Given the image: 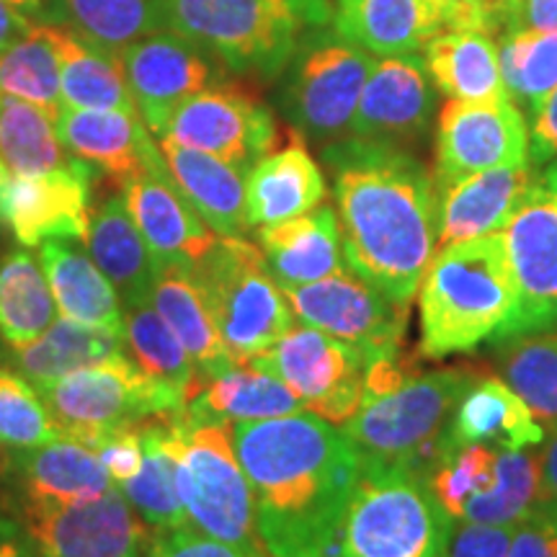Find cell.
<instances>
[{
    "label": "cell",
    "instance_id": "obj_11",
    "mask_svg": "<svg viewBox=\"0 0 557 557\" xmlns=\"http://www.w3.org/2000/svg\"><path fill=\"white\" fill-rule=\"evenodd\" d=\"M519 308L506 338L557 329V160L537 169L532 186L500 230ZM504 338V341H506Z\"/></svg>",
    "mask_w": 557,
    "mask_h": 557
},
{
    "label": "cell",
    "instance_id": "obj_1",
    "mask_svg": "<svg viewBox=\"0 0 557 557\" xmlns=\"http://www.w3.org/2000/svg\"><path fill=\"white\" fill-rule=\"evenodd\" d=\"M346 267L408 308L436 256V181L406 148L359 137L323 148Z\"/></svg>",
    "mask_w": 557,
    "mask_h": 557
},
{
    "label": "cell",
    "instance_id": "obj_13",
    "mask_svg": "<svg viewBox=\"0 0 557 557\" xmlns=\"http://www.w3.org/2000/svg\"><path fill=\"white\" fill-rule=\"evenodd\" d=\"M248 364L274 374L297 395L308 413L333 426H344L364 400V361L359 354L310 325H292Z\"/></svg>",
    "mask_w": 557,
    "mask_h": 557
},
{
    "label": "cell",
    "instance_id": "obj_58",
    "mask_svg": "<svg viewBox=\"0 0 557 557\" xmlns=\"http://www.w3.org/2000/svg\"><path fill=\"white\" fill-rule=\"evenodd\" d=\"M5 3H11L24 16H45V0H5Z\"/></svg>",
    "mask_w": 557,
    "mask_h": 557
},
{
    "label": "cell",
    "instance_id": "obj_12",
    "mask_svg": "<svg viewBox=\"0 0 557 557\" xmlns=\"http://www.w3.org/2000/svg\"><path fill=\"white\" fill-rule=\"evenodd\" d=\"M282 292L295 320L344 341L359 354L364 369L372 361L403 351L408 308L395 305L348 267L320 282Z\"/></svg>",
    "mask_w": 557,
    "mask_h": 557
},
{
    "label": "cell",
    "instance_id": "obj_57",
    "mask_svg": "<svg viewBox=\"0 0 557 557\" xmlns=\"http://www.w3.org/2000/svg\"><path fill=\"white\" fill-rule=\"evenodd\" d=\"M513 3H517V0H485L487 16H491L496 32H500L506 26V18H508V13H511Z\"/></svg>",
    "mask_w": 557,
    "mask_h": 557
},
{
    "label": "cell",
    "instance_id": "obj_53",
    "mask_svg": "<svg viewBox=\"0 0 557 557\" xmlns=\"http://www.w3.org/2000/svg\"><path fill=\"white\" fill-rule=\"evenodd\" d=\"M442 9L447 29H480L496 34L491 16H487L485 0H434Z\"/></svg>",
    "mask_w": 557,
    "mask_h": 557
},
{
    "label": "cell",
    "instance_id": "obj_41",
    "mask_svg": "<svg viewBox=\"0 0 557 557\" xmlns=\"http://www.w3.org/2000/svg\"><path fill=\"white\" fill-rule=\"evenodd\" d=\"M67 29L101 50L122 54L132 41L163 29L160 0H52Z\"/></svg>",
    "mask_w": 557,
    "mask_h": 557
},
{
    "label": "cell",
    "instance_id": "obj_42",
    "mask_svg": "<svg viewBox=\"0 0 557 557\" xmlns=\"http://www.w3.org/2000/svg\"><path fill=\"white\" fill-rule=\"evenodd\" d=\"M0 158L11 176H34L60 169L73 156L62 148L47 111L0 94Z\"/></svg>",
    "mask_w": 557,
    "mask_h": 557
},
{
    "label": "cell",
    "instance_id": "obj_3",
    "mask_svg": "<svg viewBox=\"0 0 557 557\" xmlns=\"http://www.w3.org/2000/svg\"><path fill=\"white\" fill-rule=\"evenodd\" d=\"M519 297L500 235L438 248L418 289V354L444 359L504 341Z\"/></svg>",
    "mask_w": 557,
    "mask_h": 557
},
{
    "label": "cell",
    "instance_id": "obj_23",
    "mask_svg": "<svg viewBox=\"0 0 557 557\" xmlns=\"http://www.w3.org/2000/svg\"><path fill=\"white\" fill-rule=\"evenodd\" d=\"M333 29L374 58L421 54L447 21L434 0H336Z\"/></svg>",
    "mask_w": 557,
    "mask_h": 557
},
{
    "label": "cell",
    "instance_id": "obj_35",
    "mask_svg": "<svg viewBox=\"0 0 557 557\" xmlns=\"http://www.w3.org/2000/svg\"><path fill=\"white\" fill-rule=\"evenodd\" d=\"M116 354H127L124 333L88 329V325L60 318L29 346L11 348V364L18 369L21 377L39 389L75 369L99 364Z\"/></svg>",
    "mask_w": 557,
    "mask_h": 557
},
{
    "label": "cell",
    "instance_id": "obj_18",
    "mask_svg": "<svg viewBox=\"0 0 557 557\" xmlns=\"http://www.w3.org/2000/svg\"><path fill=\"white\" fill-rule=\"evenodd\" d=\"M94 176L96 171L78 158L34 176H11L0 222L26 248L52 238L86 243L94 218Z\"/></svg>",
    "mask_w": 557,
    "mask_h": 557
},
{
    "label": "cell",
    "instance_id": "obj_32",
    "mask_svg": "<svg viewBox=\"0 0 557 557\" xmlns=\"http://www.w3.org/2000/svg\"><path fill=\"white\" fill-rule=\"evenodd\" d=\"M47 34L58 52L60 94L65 107L111 109L139 116L127 73H124L122 54L90 45L65 24H47Z\"/></svg>",
    "mask_w": 557,
    "mask_h": 557
},
{
    "label": "cell",
    "instance_id": "obj_4",
    "mask_svg": "<svg viewBox=\"0 0 557 557\" xmlns=\"http://www.w3.org/2000/svg\"><path fill=\"white\" fill-rule=\"evenodd\" d=\"M163 29L197 41L233 75L274 81L333 21L331 0H160Z\"/></svg>",
    "mask_w": 557,
    "mask_h": 557
},
{
    "label": "cell",
    "instance_id": "obj_30",
    "mask_svg": "<svg viewBox=\"0 0 557 557\" xmlns=\"http://www.w3.org/2000/svg\"><path fill=\"white\" fill-rule=\"evenodd\" d=\"M431 83L455 101L511 99L500 73L496 34L480 29H447L421 52Z\"/></svg>",
    "mask_w": 557,
    "mask_h": 557
},
{
    "label": "cell",
    "instance_id": "obj_36",
    "mask_svg": "<svg viewBox=\"0 0 557 557\" xmlns=\"http://www.w3.org/2000/svg\"><path fill=\"white\" fill-rule=\"evenodd\" d=\"M176 416V413H173ZM145 457L143 468L127 483L116 485L129 500L139 519L148 524L152 532H165L189 524L184 504L178 493V472H176V451H173L171 436V416L150 418L143 423Z\"/></svg>",
    "mask_w": 557,
    "mask_h": 557
},
{
    "label": "cell",
    "instance_id": "obj_8",
    "mask_svg": "<svg viewBox=\"0 0 557 557\" xmlns=\"http://www.w3.org/2000/svg\"><path fill=\"white\" fill-rule=\"evenodd\" d=\"M191 271L238 364H248L295 325V312L271 276L267 256L243 235H220Z\"/></svg>",
    "mask_w": 557,
    "mask_h": 557
},
{
    "label": "cell",
    "instance_id": "obj_48",
    "mask_svg": "<svg viewBox=\"0 0 557 557\" xmlns=\"http://www.w3.org/2000/svg\"><path fill=\"white\" fill-rule=\"evenodd\" d=\"M143 423H127V426L109 429L88 442V447L99 455L101 465L107 468L109 478L114 480V485L127 483L143 468Z\"/></svg>",
    "mask_w": 557,
    "mask_h": 557
},
{
    "label": "cell",
    "instance_id": "obj_33",
    "mask_svg": "<svg viewBox=\"0 0 557 557\" xmlns=\"http://www.w3.org/2000/svg\"><path fill=\"white\" fill-rule=\"evenodd\" d=\"M86 248L96 267L114 284L124 308L148 302L158 274V261L139 235L135 220L129 218L124 197L101 201L90 218Z\"/></svg>",
    "mask_w": 557,
    "mask_h": 557
},
{
    "label": "cell",
    "instance_id": "obj_2",
    "mask_svg": "<svg viewBox=\"0 0 557 557\" xmlns=\"http://www.w3.org/2000/svg\"><path fill=\"white\" fill-rule=\"evenodd\" d=\"M233 442L269 557H325L361 470L344 431L297 410L235 423Z\"/></svg>",
    "mask_w": 557,
    "mask_h": 557
},
{
    "label": "cell",
    "instance_id": "obj_7",
    "mask_svg": "<svg viewBox=\"0 0 557 557\" xmlns=\"http://www.w3.org/2000/svg\"><path fill=\"white\" fill-rule=\"evenodd\" d=\"M171 436L189 524L230 545L267 553L256 532L253 493L235 451L233 423L191 421L176 413L171 416Z\"/></svg>",
    "mask_w": 557,
    "mask_h": 557
},
{
    "label": "cell",
    "instance_id": "obj_52",
    "mask_svg": "<svg viewBox=\"0 0 557 557\" xmlns=\"http://www.w3.org/2000/svg\"><path fill=\"white\" fill-rule=\"evenodd\" d=\"M506 29L557 32V0H517L506 18Z\"/></svg>",
    "mask_w": 557,
    "mask_h": 557
},
{
    "label": "cell",
    "instance_id": "obj_37",
    "mask_svg": "<svg viewBox=\"0 0 557 557\" xmlns=\"http://www.w3.org/2000/svg\"><path fill=\"white\" fill-rule=\"evenodd\" d=\"M58 320L45 269L26 250L0 259V341L9 348L29 346Z\"/></svg>",
    "mask_w": 557,
    "mask_h": 557
},
{
    "label": "cell",
    "instance_id": "obj_9",
    "mask_svg": "<svg viewBox=\"0 0 557 557\" xmlns=\"http://www.w3.org/2000/svg\"><path fill=\"white\" fill-rule=\"evenodd\" d=\"M374 60L336 29L312 32L292 54L278 88L292 132L325 145L346 137Z\"/></svg>",
    "mask_w": 557,
    "mask_h": 557
},
{
    "label": "cell",
    "instance_id": "obj_44",
    "mask_svg": "<svg viewBox=\"0 0 557 557\" xmlns=\"http://www.w3.org/2000/svg\"><path fill=\"white\" fill-rule=\"evenodd\" d=\"M498 58L508 96L532 116L557 88V32L506 29Z\"/></svg>",
    "mask_w": 557,
    "mask_h": 557
},
{
    "label": "cell",
    "instance_id": "obj_26",
    "mask_svg": "<svg viewBox=\"0 0 557 557\" xmlns=\"http://www.w3.org/2000/svg\"><path fill=\"white\" fill-rule=\"evenodd\" d=\"M173 184L194 212L218 235L250 230L246 207V173L209 152L186 148L171 137H156Z\"/></svg>",
    "mask_w": 557,
    "mask_h": 557
},
{
    "label": "cell",
    "instance_id": "obj_15",
    "mask_svg": "<svg viewBox=\"0 0 557 557\" xmlns=\"http://www.w3.org/2000/svg\"><path fill=\"white\" fill-rule=\"evenodd\" d=\"M160 137L209 152L248 176L263 156L276 150L278 124L267 103L227 78L181 103Z\"/></svg>",
    "mask_w": 557,
    "mask_h": 557
},
{
    "label": "cell",
    "instance_id": "obj_56",
    "mask_svg": "<svg viewBox=\"0 0 557 557\" xmlns=\"http://www.w3.org/2000/svg\"><path fill=\"white\" fill-rule=\"evenodd\" d=\"M32 26L34 24L29 21V16H24V13L13 9L11 3L0 0V52L9 50L13 41L24 37Z\"/></svg>",
    "mask_w": 557,
    "mask_h": 557
},
{
    "label": "cell",
    "instance_id": "obj_20",
    "mask_svg": "<svg viewBox=\"0 0 557 557\" xmlns=\"http://www.w3.org/2000/svg\"><path fill=\"white\" fill-rule=\"evenodd\" d=\"M54 129L70 156L103 173L122 189L143 173L165 169L152 132L127 111L62 107Z\"/></svg>",
    "mask_w": 557,
    "mask_h": 557
},
{
    "label": "cell",
    "instance_id": "obj_19",
    "mask_svg": "<svg viewBox=\"0 0 557 557\" xmlns=\"http://www.w3.org/2000/svg\"><path fill=\"white\" fill-rule=\"evenodd\" d=\"M436 111V86L421 54L377 58L361 88L348 135L406 148L426 135Z\"/></svg>",
    "mask_w": 557,
    "mask_h": 557
},
{
    "label": "cell",
    "instance_id": "obj_17",
    "mask_svg": "<svg viewBox=\"0 0 557 557\" xmlns=\"http://www.w3.org/2000/svg\"><path fill=\"white\" fill-rule=\"evenodd\" d=\"M124 73L139 116L160 137L181 103L230 78V70L197 41L160 29L122 50Z\"/></svg>",
    "mask_w": 557,
    "mask_h": 557
},
{
    "label": "cell",
    "instance_id": "obj_27",
    "mask_svg": "<svg viewBox=\"0 0 557 557\" xmlns=\"http://www.w3.org/2000/svg\"><path fill=\"white\" fill-rule=\"evenodd\" d=\"M329 194L323 171L292 132V143L263 156L246 176V207L250 227L276 225L320 207Z\"/></svg>",
    "mask_w": 557,
    "mask_h": 557
},
{
    "label": "cell",
    "instance_id": "obj_29",
    "mask_svg": "<svg viewBox=\"0 0 557 557\" xmlns=\"http://www.w3.org/2000/svg\"><path fill=\"white\" fill-rule=\"evenodd\" d=\"M547 431L500 377H475L457 403L442 444H491L498 449L542 447Z\"/></svg>",
    "mask_w": 557,
    "mask_h": 557
},
{
    "label": "cell",
    "instance_id": "obj_38",
    "mask_svg": "<svg viewBox=\"0 0 557 557\" xmlns=\"http://www.w3.org/2000/svg\"><path fill=\"white\" fill-rule=\"evenodd\" d=\"M124 348L148 377L176 389L186 406L205 387V380L199 377L186 348L163 323L150 299L124 308Z\"/></svg>",
    "mask_w": 557,
    "mask_h": 557
},
{
    "label": "cell",
    "instance_id": "obj_59",
    "mask_svg": "<svg viewBox=\"0 0 557 557\" xmlns=\"http://www.w3.org/2000/svg\"><path fill=\"white\" fill-rule=\"evenodd\" d=\"M9 181H11V171L9 165L3 163V158H0V214H3V199H5V189H9Z\"/></svg>",
    "mask_w": 557,
    "mask_h": 557
},
{
    "label": "cell",
    "instance_id": "obj_22",
    "mask_svg": "<svg viewBox=\"0 0 557 557\" xmlns=\"http://www.w3.org/2000/svg\"><path fill=\"white\" fill-rule=\"evenodd\" d=\"M537 169L532 163L493 169L436 186V250L496 235L524 199Z\"/></svg>",
    "mask_w": 557,
    "mask_h": 557
},
{
    "label": "cell",
    "instance_id": "obj_60",
    "mask_svg": "<svg viewBox=\"0 0 557 557\" xmlns=\"http://www.w3.org/2000/svg\"><path fill=\"white\" fill-rule=\"evenodd\" d=\"M5 470H9V457H5V451L0 449V478H3Z\"/></svg>",
    "mask_w": 557,
    "mask_h": 557
},
{
    "label": "cell",
    "instance_id": "obj_10",
    "mask_svg": "<svg viewBox=\"0 0 557 557\" xmlns=\"http://www.w3.org/2000/svg\"><path fill=\"white\" fill-rule=\"evenodd\" d=\"M39 395L60 423L62 436L86 447L109 429L186 410V400L176 389L148 377L127 354L75 369L39 387Z\"/></svg>",
    "mask_w": 557,
    "mask_h": 557
},
{
    "label": "cell",
    "instance_id": "obj_16",
    "mask_svg": "<svg viewBox=\"0 0 557 557\" xmlns=\"http://www.w3.org/2000/svg\"><path fill=\"white\" fill-rule=\"evenodd\" d=\"M529 160V122L517 103L447 99L436 120V186Z\"/></svg>",
    "mask_w": 557,
    "mask_h": 557
},
{
    "label": "cell",
    "instance_id": "obj_6",
    "mask_svg": "<svg viewBox=\"0 0 557 557\" xmlns=\"http://www.w3.org/2000/svg\"><path fill=\"white\" fill-rule=\"evenodd\" d=\"M475 377L470 367L408 377L389 393L361 400L357 413L338 429L364 462L408 468L423 478L434 465L457 403Z\"/></svg>",
    "mask_w": 557,
    "mask_h": 557
},
{
    "label": "cell",
    "instance_id": "obj_46",
    "mask_svg": "<svg viewBox=\"0 0 557 557\" xmlns=\"http://www.w3.org/2000/svg\"><path fill=\"white\" fill-rule=\"evenodd\" d=\"M62 436L60 423L39 389L21 374L0 367V447L34 449Z\"/></svg>",
    "mask_w": 557,
    "mask_h": 557
},
{
    "label": "cell",
    "instance_id": "obj_51",
    "mask_svg": "<svg viewBox=\"0 0 557 557\" xmlns=\"http://www.w3.org/2000/svg\"><path fill=\"white\" fill-rule=\"evenodd\" d=\"M529 160L532 165L557 160V88L529 116Z\"/></svg>",
    "mask_w": 557,
    "mask_h": 557
},
{
    "label": "cell",
    "instance_id": "obj_45",
    "mask_svg": "<svg viewBox=\"0 0 557 557\" xmlns=\"http://www.w3.org/2000/svg\"><path fill=\"white\" fill-rule=\"evenodd\" d=\"M496 462L498 447L491 444H462V447L442 444L423 480L438 506L449 513L451 521H457L462 519L465 506L487 491L496 475Z\"/></svg>",
    "mask_w": 557,
    "mask_h": 557
},
{
    "label": "cell",
    "instance_id": "obj_55",
    "mask_svg": "<svg viewBox=\"0 0 557 557\" xmlns=\"http://www.w3.org/2000/svg\"><path fill=\"white\" fill-rule=\"evenodd\" d=\"M0 557H39L16 519L0 517Z\"/></svg>",
    "mask_w": 557,
    "mask_h": 557
},
{
    "label": "cell",
    "instance_id": "obj_50",
    "mask_svg": "<svg viewBox=\"0 0 557 557\" xmlns=\"http://www.w3.org/2000/svg\"><path fill=\"white\" fill-rule=\"evenodd\" d=\"M508 557H557V524L542 517L537 511L534 517L513 529Z\"/></svg>",
    "mask_w": 557,
    "mask_h": 557
},
{
    "label": "cell",
    "instance_id": "obj_24",
    "mask_svg": "<svg viewBox=\"0 0 557 557\" xmlns=\"http://www.w3.org/2000/svg\"><path fill=\"white\" fill-rule=\"evenodd\" d=\"M256 238L282 289L320 282L346 269L341 222L331 205H320L276 225H263Z\"/></svg>",
    "mask_w": 557,
    "mask_h": 557
},
{
    "label": "cell",
    "instance_id": "obj_43",
    "mask_svg": "<svg viewBox=\"0 0 557 557\" xmlns=\"http://www.w3.org/2000/svg\"><path fill=\"white\" fill-rule=\"evenodd\" d=\"M0 94L34 103L52 120L60 116L65 107L60 94V62L45 21L0 52Z\"/></svg>",
    "mask_w": 557,
    "mask_h": 557
},
{
    "label": "cell",
    "instance_id": "obj_28",
    "mask_svg": "<svg viewBox=\"0 0 557 557\" xmlns=\"http://www.w3.org/2000/svg\"><path fill=\"white\" fill-rule=\"evenodd\" d=\"M150 305L186 348L201 380L207 382L238 367L214 325L205 292L189 267H178V263L158 267L150 289Z\"/></svg>",
    "mask_w": 557,
    "mask_h": 557
},
{
    "label": "cell",
    "instance_id": "obj_47",
    "mask_svg": "<svg viewBox=\"0 0 557 557\" xmlns=\"http://www.w3.org/2000/svg\"><path fill=\"white\" fill-rule=\"evenodd\" d=\"M145 557H269L267 553L230 545L218 537L199 532L197 527L184 524L165 532H152Z\"/></svg>",
    "mask_w": 557,
    "mask_h": 557
},
{
    "label": "cell",
    "instance_id": "obj_40",
    "mask_svg": "<svg viewBox=\"0 0 557 557\" xmlns=\"http://www.w3.org/2000/svg\"><path fill=\"white\" fill-rule=\"evenodd\" d=\"M542 447L498 449L496 475L478 498L465 506L462 519L480 524H508L521 521L540 511V478H542Z\"/></svg>",
    "mask_w": 557,
    "mask_h": 557
},
{
    "label": "cell",
    "instance_id": "obj_49",
    "mask_svg": "<svg viewBox=\"0 0 557 557\" xmlns=\"http://www.w3.org/2000/svg\"><path fill=\"white\" fill-rule=\"evenodd\" d=\"M517 527L455 521L449 534L447 557H508V547H511L513 529Z\"/></svg>",
    "mask_w": 557,
    "mask_h": 557
},
{
    "label": "cell",
    "instance_id": "obj_25",
    "mask_svg": "<svg viewBox=\"0 0 557 557\" xmlns=\"http://www.w3.org/2000/svg\"><path fill=\"white\" fill-rule=\"evenodd\" d=\"M9 470L16 475L18 500L29 504H83L114 487L99 455L70 436L34 449H16Z\"/></svg>",
    "mask_w": 557,
    "mask_h": 557
},
{
    "label": "cell",
    "instance_id": "obj_14",
    "mask_svg": "<svg viewBox=\"0 0 557 557\" xmlns=\"http://www.w3.org/2000/svg\"><path fill=\"white\" fill-rule=\"evenodd\" d=\"M16 521L39 557H145L152 537L116 485L83 504L18 500Z\"/></svg>",
    "mask_w": 557,
    "mask_h": 557
},
{
    "label": "cell",
    "instance_id": "obj_31",
    "mask_svg": "<svg viewBox=\"0 0 557 557\" xmlns=\"http://www.w3.org/2000/svg\"><path fill=\"white\" fill-rule=\"evenodd\" d=\"M39 256L62 318L88 325V329L124 333V308L120 295H116L109 276L90 259V253L73 246V243L52 238L41 243Z\"/></svg>",
    "mask_w": 557,
    "mask_h": 557
},
{
    "label": "cell",
    "instance_id": "obj_54",
    "mask_svg": "<svg viewBox=\"0 0 557 557\" xmlns=\"http://www.w3.org/2000/svg\"><path fill=\"white\" fill-rule=\"evenodd\" d=\"M542 478H540V513L557 524V429L549 431L540 449Z\"/></svg>",
    "mask_w": 557,
    "mask_h": 557
},
{
    "label": "cell",
    "instance_id": "obj_34",
    "mask_svg": "<svg viewBox=\"0 0 557 557\" xmlns=\"http://www.w3.org/2000/svg\"><path fill=\"white\" fill-rule=\"evenodd\" d=\"M297 410H305L302 403L284 382L250 364H238L207 380L184 413L191 421H222L235 426V423L269 421Z\"/></svg>",
    "mask_w": 557,
    "mask_h": 557
},
{
    "label": "cell",
    "instance_id": "obj_5",
    "mask_svg": "<svg viewBox=\"0 0 557 557\" xmlns=\"http://www.w3.org/2000/svg\"><path fill=\"white\" fill-rule=\"evenodd\" d=\"M451 524L418 472L361 459L325 557H447Z\"/></svg>",
    "mask_w": 557,
    "mask_h": 557
},
{
    "label": "cell",
    "instance_id": "obj_39",
    "mask_svg": "<svg viewBox=\"0 0 557 557\" xmlns=\"http://www.w3.org/2000/svg\"><path fill=\"white\" fill-rule=\"evenodd\" d=\"M500 344V380L527 403L549 434L557 429V333H524Z\"/></svg>",
    "mask_w": 557,
    "mask_h": 557
},
{
    "label": "cell",
    "instance_id": "obj_21",
    "mask_svg": "<svg viewBox=\"0 0 557 557\" xmlns=\"http://www.w3.org/2000/svg\"><path fill=\"white\" fill-rule=\"evenodd\" d=\"M129 218L156 256L158 267L178 263L194 269L220 235L181 197L169 169L143 173L124 186Z\"/></svg>",
    "mask_w": 557,
    "mask_h": 557
}]
</instances>
